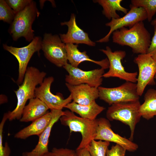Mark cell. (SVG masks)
I'll use <instances>...</instances> for the list:
<instances>
[{"label": "cell", "mask_w": 156, "mask_h": 156, "mask_svg": "<svg viewBox=\"0 0 156 156\" xmlns=\"http://www.w3.org/2000/svg\"></svg>", "instance_id": "cell-37"}, {"label": "cell", "mask_w": 156, "mask_h": 156, "mask_svg": "<svg viewBox=\"0 0 156 156\" xmlns=\"http://www.w3.org/2000/svg\"><path fill=\"white\" fill-rule=\"evenodd\" d=\"M60 118L61 123L68 126L70 133L79 132L82 139L76 149L86 148L92 141L94 139L98 126L97 119L91 120L79 117L69 110H66Z\"/></svg>", "instance_id": "cell-5"}, {"label": "cell", "mask_w": 156, "mask_h": 156, "mask_svg": "<svg viewBox=\"0 0 156 156\" xmlns=\"http://www.w3.org/2000/svg\"><path fill=\"white\" fill-rule=\"evenodd\" d=\"M99 98L109 105L122 102L139 100L137 84L126 81L120 86L112 88H98Z\"/></svg>", "instance_id": "cell-6"}, {"label": "cell", "mask_w": 156, "mask_h": 156, "mask_svg": "<svg viewBox=\"0 0 156 156\" xmlns=\"http://www.w3.org/2000/svg\"><path fill=\"white\" fill-rule=\"evenodd\" d=\"M54 81L53 77L50 76L44 79L42 83L35 91V97L37 98L43 102L51 110H62L68 104L71 102V95L64 99L62 94L59 93L56 95L51 91V84Z\"/></svg>", "instance_id": "cell-13"}, {"label": "cell", "mask_w": 156, "mask_h": 156, "mask_svg": "<svg viewBox=\"0 0 156 156\" xmlns=\"http://www.w3.org/2000/svg\"><path fill=\"white\" fill-rule=\"evenodd\" d=\"M130 8V10L124 16L118 18H112L110 22L105 24L106 26L110 27V30L105 36L96 42H107L110 36L114 31L123 27H128L130 28L138 23L147 19V14L144 8L131 4Z\"/></svg>", "instance_id": "cell-12"}, {"label": "cell", "mask_w": 156, "mask_h": 156, "mask_svg": "<svg viewBox=\"0 0 156 156\" xmlns=\"http://www.w3.org/2000/svg\"><path fill=\"white\" fill-rule=\"evenodd\" d=\"M42 40L40 36H35L29 44L20 48L3 44V49L14 56L18 62V75L16 82L18 85L21 84L23 81L28 64L32 56L36 52L39 53L41 49Z\"/></svg>", "instance_id": "cell-8"}, {"label": "cell", "mask_w": 156, "mask_h": 156, "mask_svg": "<svg viewBox=\"0 0 156 156\" xmlns=\"http://www.w3.org/2000/svg\"><path fill=\"white\" fill-rule=\"evenodd\" d=\"M52 117L51 111L43 116L32 122L29 126L16 133L14 137L16 138L25 139L33 135L39 136L50 123Z\"/></svg>", "instance_id": "cell-19"}, {"label": "cell", "mask_w": 156, "mask_h": 156, "mask_svg": "<svg viewBox=\"0 0 156 156\" xmlns=\"http://www.w3.org/2000/svg\"><path fill=\"white\" fill-rule=\"evenodd\" d=\"M16 14L5 0H0V20L11 24Z\"/></svg>", "instance_id": "cell-26"}, {"label": "cell", "mask_w": 156, "mask_h": 156, "mask_svg": "<svg viewBox=\"0 0 156 156\" xmlns=\"http://www.w3.org/2000/svg\"><path fill=\"white\" fill-rule=\"evenodd\" d=\"M151 24L153 26L156 25V18L152 21Z\"/></svg>", "instance_id": "cell-34"}, {"label": "cell", "mask_w": 156, "mask_h": 156, "mask_svg": "<svg viewBox=\"0 0 156 156\" xmlns=\"http://www.w3.org/2000/svg\"><path fill=\"white\" fill-rule=\"evenodd\" d=\"M63 67L68 72L66 75V83L72 85L86 84L93 87L98 88L102 84L104 69L101 68L89 71H84L67 63Z\"/></svg>", "instance_id": "cell-10"}, {"label": "cell", "mask_w": 156, "mask_h": 156, "mask_svg": "<svg viewBox=\"0 0 156 156\" xmlns=\"http://www.w3.org/2000/svg\"><path fill=\"white\" fill-rule=\"evenodd\" d=\"M8 116L6 113L4 114L0 124V156H10L11 149L7 142H5L3 146V131L4 124Z\"/></svg>", "instance_id": "cell-27"}, {"label": "cell", "mask_w": 156, "mask_h": 156, "mask_svg": "<svg viewBox=\"0 0 156 156\" xmlns=\"http://www.w3.org/2000/svg\"><path fill=\"white\" fill-rule=\"evenodd\" d=\"M46 74L45 72L40 71L34 67H27L22 83L14 91L17 100L16 107L12 111L7 112L9 121L21 118L27 101L35 97L36 86L42 83Z\"/></svg>", "instance_id": "cell-1"}, {"label": "cell", "mask_w": 156, "mask_h": 156, "mask_svg": "<svg viewBox=\"0 0 156 156\" xmlns=\"http://www.w3.org/2000/svg\"><path fill=\"white\" fill-rule=\"evenodd\" d=\"M41 49L46 58L57 66L63 67L68 63L66 44L58 35L45 33L42 40Z\"/></svg>", "instance_id": "cell-7"}, {"label": "cell", "mask_w": 156, "mask_h": 156, "mask_svg": "<svg viewBox=\"0 0 156 156\" xmlns=\"http://www.w3.org/2000/svg\"><path fill=\"white\" fill-rule=\"evenodd\" d=\"M40 14L36 3L33 0L23 10L16 14L8 30L13 40L16 41L23 37L26 41L31 42L35 37L32 25Z\"/></svg>", "instance_id": "cell-3"}, {"label": "cell", "mask_w": 156, "mask_h": 156, "mask_svg": "<svg viewBox=\"0 0 156 156\" xmlns=\"http://www.w3.org/2000/svg\"><path fill=\"white\" fill-rule=\"evenodd\" d=\"M144 100L140 105V112L142 117L148 120L156 116V90H148L144 94Z\"/></svg>", "instance_id": "cell-22"}, {"label": "cell", "mask_w": 156, "mask_h": 156, "mask_svg": "<svg viewBox=\"0 0 156 156\" xmlns=\"http://www.w3.org/2000/svg\"><path fill=\"white\" fill-rule=\"evenodd\" d=\"M97 120L98 126L94 140L114 142L130 152H134L138 148L136 144L115 133L111 128L108 120L100 118Z\"/></svg>", "instance_id": "cell-14"}, {"label": "cell", "mask_w": 156, "mask_h": 156, "mask_svg": "<svg viewBox=\"0 0 156 156\" xmlns=\"http://www.w3.org/2000/svg\"><path fill=\"white\" fill-rule=\"evenodd\" d=\"M126 150L120 146L116 144L107 151L106 156H125Z\"/></svg>", "instance_id": "cell-30"}, {"label": "cell", "mask_w": 156, "mask_h": 156, "mask_svg": "<svg viewBox=\"0 0 156 156\" xmlns=\"http://www.w3.org/2000/svg\"><path fill=\"white\" fill-rule=\"evenodd\" d=\"M154 34L147 53L149 54L156 61V25L154 26Z\"/></svg>", "instance_id": "cell-31"}, {"label": "cell", "mask_w": 156, "mask_h": 156, "mask_svg": "<svg viewBox=\"0 0 156 156\" xmlns=\"http://www.w3.org/2000/svg\"><path fill=\"white\" fill-rule=\"evenodd\" d=\"M22 156H27V155H26L25 152H23L22 153Z\"/></svg>", "instance_id": "cell-35"}, {"label": "cell", "mask_w": 156, "mask_h": 156, "mask_svg": "<svg viewBox=\"0 0 156 156\" xmlns=\"http://www.w3.org/2000/svg\"><path fill=\"white\" fill-rule=\"evenodd\" d=\"M61 25H66L68 30L66 34H60L62 41L65 44L68 43L83 44L91 46L96 45L95 42L92 41L88 37V33L85 32L77 25L75 15L71 14L68 21L61 22Z\"/></svg>", "instance_id": "cell-15"}, {"label": "cell", "mask_w": 156, "mask_h": 156, "mask_svg": "<svg viewBox=\"0 0 156 156\" xmlns=\"http://www.w3.org/2000/svg\"><path fill=\"white\" fill-rule=\"evenodd\" d=\"M154 79H156V73L155 75V76H154Z\"/></svg>", "instance_id": "cell-36"}, {"label": "cell", "mask_w": 156, "mask_h": 156, "mask_svg": "<svg viewBox=\"0 0 156 156\" xmlns=\"http://www.w3.org/2000/svg\"><path fill=\"white\" fill-rule=\"evenodd\" d=\"M66 86L70 92L73 101L81 105H88L99 98L98 88L86 84L72 85L67 83Z\"/></svg>", "instance_id": "cell-16"}, {"label": "cell", "mask_w": 156, "mask_h": 156, "mask_svg": "<svg viewBox=\"0 0 156 156\" xmlns=\"http://www.w3.org/2000/svg\"><path fill=\"white\" fill-rule=\"evenodd\" d=\"M51 152L53 156H78L76 150L66 148L54 147Z\"/></svg>", "instance_id": "cell-29"}, {"label": "cell", "mask_w": 156, "mask_h": 156, "mask_svg": "<svg viewBox=\"0 0 156 156\" xmlns=\"http://www.w3.org/2000/svg\"><path fill=\"white\" fill-rule=\"evenodd\" d=\"M109 144V142L93 140L86 148L90 156H106Z\"/></svg>", "instance_id": "cell-24"}, {"label": "cell", "mask_w": 156, "mask_h": 156, "mask_svg": "<svg viewBox=\"0 0 156 156\" xmlns=\"http://www.w3.org/2000/svg\"><path fill=\"white\" fill-rule=\"evenodd\" d=\"M49 109L38 98L35 97L31 99L23 109L20 121L22 122H33L44 115L48 112Z\"/></svg>", "instance_id": "cell-20"}, {"label": "cell", "mask_w": 156, "mask_h": 156, "mask_svg": "<svg viewBox=\"0 0 156 156\" xmlns=\"http://www.w3.org/2000/svg\"><path fill=\"white\" fill-rule=\"evenodd\" d=\"M78 156H90L89 152L86 148L76 150Z\"/></svg>", "instance_id": "cell-32"}, {"label": "cell", "mask_w": 156, "mask_h": 156, "mask_svg": "<svg viewBox=\"0 0 156 156\" xmlns=\"http://www.w3.org/2000/svg\"><path fill=\"white\" fill-rule=\"evenodd\" d=\"M41 156H53L52 153L51 152H49L46 153L44 154Z\"/></svg>", "instance_id": "cell-33"}, {"label": "cell", "mask_w": 156, "mask_h": 156, "mask_svg": "<svg viewBox=\"0 0 156 156\" xmlns=\"http://www.w3.org/2000/svg\"><path fill=\"white\" fill-rule=\"evenodd\" d=\"M5 1L16 14L23 10L32 0H6Z\"/></svg>", "instance_id": "cell-28"}, {"label": "cell", "mask_w": 156, "mask_h": 156, "mask_svg": "<svg viewBox=\"0 0 156 156\" xmlns=\"http://www.w3.org/2000/svg\"><path fill=\"white\" fill-rule=\"evenodd\" d=\"M52 114L51 120L47 128L38 136L37 144L31 151L25 152L27 156H41L49 152L48 148L49 138L51 129L54 125L64 114L62 110H51Z\"/></svg>", "instance_id": "cell-17"}, {"label": "cell", "mask_w": 156, "mask_h": 156, "mask_svg": "<svg viewBox=\"0 0 156 156\" xmlns=\"http://www.w3.org/2000/svg\"><path fill=\"white\" fill-rule=\"evenodd\" d=\"M100 50L107 56L109 62V70L104 73L103 77H117L126 81L137 82L138 72H127L122 65L121 61L126 55L125 51L120 50L112 52L108 46L106 47L105 49Z\"/></svg>", "instance_id": "cell-9"}, {"label": "cell", "mask_w": 156, "mask_h": 156, "mask_svg": "<svg viewBox=\"0 0 156 156\" xmlns=\"http://www.w3.org/2000/svg\"><path fill=\"white\" fill-rule=\"evenodd\" d=\"M131 3L135 7L144 8L146 13L148 21H152L156 13V0H132Z\"/></svg>", "instance_id": "cell-25"}, {"label": "cell", "mask_w": 156, "mask_h": 156, "mask_svg": "<svg viewBox=\"0 0 156 156\" xmlns=\"http://www.w3.org/2000/svg\"><path fill=\"white\" fill-rule=\"evenodd\" d=\"M64 108L78 114L81 118L91 120L96 119L97 116L105 109L98 105L95 101L86 105H80L73 101Z\"/></svg>", "instance_id": "cell-21"}, {"label": "cell", "mask_w": 156, "mask_h": 156, "mask_svg": "<svg viewBox=\"0 0 156 156\" xmlns=\"http://www.w3.org/2000/svg\"><path fill=\"white\" fill-rule=\"evenodd\" d=\"M67 59L70 64L73 66L78 68L81 62L88 61L94 63L104 69L109 67V62L107 58L101 61H95L90 59L86 51L81 52L78 49V45L73 44H66Z\"/></svg>", "instance_id": "cell-18"}, {"label": "cell", "mask_w": 156, "mask_h": 156, "mask_svg": "<svg viewBox=\"0 0 156 156\" xmlns=\"http://www.w3.org/2000/svg\"><path fill=\"white\" fill-rule=\"evenodd\" d=\"M137 64L139 73L137 81V91L140 96L147 86L155 84L156 61L148 54H139L134 59Z\"/></svg>", "instance_id": "cell-11"}, {"label": "cell", "mask_w": 156, "mask_h": 156, "mask_svg": "<svg viewBox=\"0 0 156 156\" xmlns=\"http://www.w3.org/2000/svg\"><path fill=\"white\" fill-rule=\"evenodd\" d=\"M141 105L139 100L116 103L111 105L106 112L109 120H118L129 127L131 134L129 139L131 141L136 126L142 117Z\"/></svg>", "instance_id": "cell-4"}, {"label": "cell", "mask_w": 156, "mask_h": 156, "mask_svg": "<svg viewBox=\"0 0 156 156\" xmlns=\"http://www.w3.org/2000/svg\"><path fill=\"white\" fill-rule=\"evenodd\" d=\"M112 34L113 42L129 47L134 53H147L151 42V35L143 21L138 23L129 29L121 28Z\"/></svg>", "instance_id": "cell-2"}, {"label": "cell", "mask_w": 156, "mask_h": 156, "mask_svg": "<svg viewBox=\"0 0 156 156\" xmlns=\"http://www.w3.org/2000/svg\"><path fill=\"white\" fill-rule=\"evenodd\" d=\"M122 0H96L94 2L97 3L103 8V14L109 19L118 18L120 17L116 11H120L126 14L128 9L121 5Z\"/></svg>", "instance_id": "cell-23"}]
</instances>
